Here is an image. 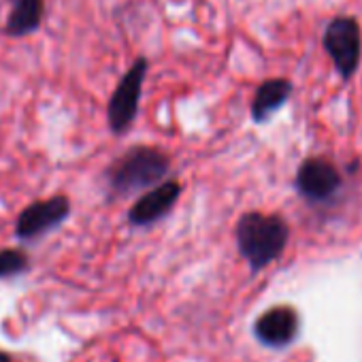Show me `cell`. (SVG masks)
Wrapping results in <instances>:
<instances>
[{
    "mask_svg": "<svg viewBox=\"0 0 362 362\" xmlns=\"http://www.w3.org/2000/svg\"><path fill=\"white\" fill-rule=\"evenodd\" d=\"M235 239L241 258H245L252 273H258L284 254L290 241V226L281 216L250 211L239 218Z\"/></svg>",
    "mask_w": 362,
    "mask_h": 362,
    "instance_id": "6da1fadb",
    "label": "cell"
},
{
    "mask_svg": "<svg viewBox=\"0 0 362 362\" xmlns=\"http://www.w3.org/2000/svg\"><path fill=\"white\" fill-rule=\"evenodd\" d=\"M168 173L170 158L164 151L147 145H136L124 151L107 168V184L113 197L128 199L160 186Z\"/></svg>",
    "mask_w": 362,
    "mask_h": 362,
    "instance_id": "7a4b0ae2",
    "label": "cell"
},
{
    "mask_svg": "<svg viewBox=\"0 0 362 362\" xmlns=\"http://www.w3.org/2000/svg\"><path fill=\"white\" fill-rule=\"evenodd\" d=\"M324 49L330 56L337 73L343 79H351L362 52L360 26L354 18H334L324 33Z\"/></svg>",
    "mask_w": 362,
    "mask_h": 362,
    "instance_id": "3957f363",
    "label": "cell"
},
{
    "mask_svg": "<svg viewBox=\"0 0 362 362\" xmlns=\"http://www.w3.org/2000/svg\"><path fill=\"white\" fill-rule=\"evenodd\" d=\"M145 73H147V60L139 58L130 71L119 79L117 88L113 90L111 98H109V107H107V122L109 128L115 134H122L130 128V124L136 117L139 111V98H141V90H143V81H145Z\"/></svg>",
    "mask_w": 362,
    "mask_h": 362,
    "instance_id": "277c9868",
    "label": "cell"
},
{
    "mask_svg": "<svg viewBox=\"0 0 362 362\" xmlns=\"http://www.w3.org/2000/svg\"><path fill=\"white\" fill-rule=\"evenodd\" d=\"M343 186L339 168L326 158H307L294 177L296 192L309 203L330 201Z\"/></svg>",
    "mask_w": 362,
    "mask_h": 362,
    "instance_id": "5b68a950",
    "label": "cell"
},
{
    "mask_svg": "<svg viewBox=\"0 0 362 362\" xmlns=\"http://www.w3.org/2000/svg\"><path fill=\"white\" fill-rule=\"evenodd\" d=\"M71 216V201L64 194L30 203L16 222V237L20 241L39 239L52 230H56Z\"/></svg>",
    "mask_w": 362,
    "mask_h": 362,
    "instance_id": "8992f818",
    "label": "cell"
},
{
    "mask_svg": "<svg viewBox=\"0 0 362 362\" xmlns=\"http://www.w3.org/2000/svg\"><path fill=\"white\" fill-rule=\"evenodd\" d=\"M181 197V184L177 179H166L160 186L143 192L128 211V222L132 226H151L166 218Z\"/></svg>",
    "mask_w": 362,
    "mask_h": 362,
    "instance_id": "52a82bcc",
    "label": "cell"
},
{
    "mask_svg": "<svg viewBox=\"0 0 362 362\" xmlns=\"http://www.w3.org/2000/svg\"><path fill=\"white\" fill-rule=\"evenodd\" d=\"M254 337L273 349H281L294 343L298 337V313L294 307L277 305L267 309L254 324Z\"/></svg>",
    "mask_w": 362,
    "mask_h": 362,
    "instance_id": "ba28073f",
    "label": "cell"
},
{
    "mask_svg": "<svg viewBox=\"0 0 362 362\" xmlns=\"http://www.w3.org/2000/svg\"><path fill=\"white\" fill-rule=\"evenodd\" d=\"M290 94H292V81L288 79H269L260 83L252 100V119L256 124L267 122L288 103Z\"/></svg>",
    "mask_w": 362,
    "mask_h": 362,
    "instance_id": "9c48e42d",
    "label": "cell"
},
{
    "mask_svg": "<svg viewBox=\"0 0 362 362\" xmlns=\"http://www.w3.org/2000/svg\"><path fill=\"white\" fill-rule=\"evenodd\" d=\"M13 9L7 18L5 33L11 37H22L35 33L43 18V0H11Z\"/></svg>",
    "mask_w": 362,
    "mask_h": 362,
    "instance_id": "30bf717a",
    "label": "cell"
},
{
    "mask_svg": "<svg viewBox=\"0 0 362 362\" xmlns=\"http://www.w3.org/2000/svg\"><path fill=\"white\" fill-rule=\"evenodd\" d=\"M30 269V258L22 250H0V279L20 277Z\"/></svg>",
    "mask_w": 362,
    "mask_h": 362,
    "instance_id": "8fae6325",
    "label": "cell"
},
{
    "mask_svg": "<svg viewBox=\"0 0 362 362\" xmlns=\"http://www.w3.org/2000/svg\"><path fill=\"white\" fill-rule=\"evenodd\" d=\"M0 362H13V358L7 351H0Z\"/></svg>",
    "mask_w": 362,
    "mask_h": 362,
    "instance_id": "7c38bea8",
    "label": "cell"
}]
</instances>
